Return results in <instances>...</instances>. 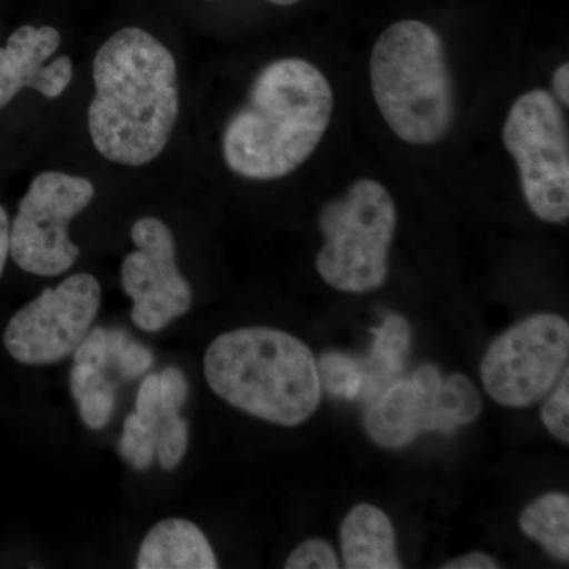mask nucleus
Segmentation results:
<instances>
[{
	"label": "nucleus",
	"instance_id": "1",
	"mask_svg": "<svg viewBox=\"0 0 569 569\" xmlns=\"http://www.w3.org/2000/svg\"><path fill=\"white\" fill-rule=\"evenodd\" d=\"M92 80L88 129L96 151L121 167L153 162L181 110L173 52L144 29H119L97 51Z\"/></svg>",
	"mask_w": 569,
	"mask_h": 569
},
{
	"label": "nucleus",
	"instance_id": "2",
	"mask_svg": "<svg viewBox=\"0 0 569 569\" xmlns=\"http://www.w3.org/2000/svg\"><path fill=\"white\" fill-rule=\"evenodd\" d=\"M332 110L331 84L313 63L277 59L257 74L244 107L224 127V163L250 181L282 179L316 152Z\"/></svg>",
	"mask_w": 569,
	"mask_h": 569
},
{
	"label": "nucleus",
	"instance_id": "3",
	"mask_svg": "<svg viewBox=\"0 0 569 569\" xmlns=\"http://www.w3.org/2000/svg\"><path fill=\"white\" fill-rule=\"evenodd\" d=\"M213 395L263 421L296 427L316 413L321 383L316 356L298 337L253 326L217 337L204 353Z\"/></svg>",
	"mask_w": 569,
	"mask_h": 569
},
{
	"label": "nucleus",
	"instance_id": "4",
	"mask_svg": "<svg viewBox=\"0 0 569 569\" xmlns=\"http://www.w3.org/2000/svg\"><path fill=\"white\" fill-rule=\"evenodd\" d=\"M370 84L389 129L410 144H433L455 121L443 41L421 21L395 22L370 56Z\"/></svg>",
	"mask_w": 569,
	"mask_h": 569
},
{
	"label": "nucleus",
	"instance_id": "5",
	"mask_svg": "<svg viewBox=\"0 0 569 569\" xmlns=\"http://www.w3.org/2000/svg\"><path fill=\"white\" fill-rule=\"evenodd\" d=\"M325 244L317 271L343 293H369L388 279V258L397 228L391 193L373 179H359L318 217Z\"/></svg>",
	"mask_w": 569,
	"mask_h": 569
},
{
	"label": "nucleus",
	"instance_id": "6",
	"mask_svg": "<svg viewBox=\"0 0 569 569\" xmlns=\"http://www.w3.org/2000/svg\"><path fill=\"white\" fill-rule=\"evenodd\" d=\"M481 411V396L470 378L462 373L445 378L427 362L370 400L365 427L378 447L402 449L421 433H452L471 425Z\"/></svg>",
	"mask_w": 569,
	"mask_h": 569
},
{
	"label": "nucleus",
	"instance_id": "7",
	"mask_svg": "<svg viewBox=\"0 0 569 569\" xmlns=\"http://www.w3.org/2000/svg\"><path fill=\"white\" fill-rule=\"evenodd\" d=\"M505 148L518 164L523 198L548 223L569 217V140L556 99L545 89L520 96L505 121Z\"/></svg>",
	"mask_w": 569,
	"mask_h": 569
},
{
	"label": "nucleus",
	"instance_id": "8",
	"mask_svg": "<svg viewBox=\"0 0 569 569\" xmlns=\"http://www.w3.org/2000/svg\"><path fill=\"white\" fill-rule=\"evenodd\" d=\"M96 198L91 179L43 171L33 178L10 224V254L22 271L56 277L69 271L80 258L69 227Z\"/></svg>",
	"mask_w": 569,
	"mask_h": 569
},
{
	"label": "nucleus",
	"instance_id": "9",
	"mask_svg": "<svg viewBox=\"0 0 569 569\" xmlns=\"http://www.w3.org/2000/svg\"><path fill=\"white\" fill-rule=\"evenodd\" d=\"M568 361V321L538 313L490 343L481 362L482 387L500 406L530 407L556 388Z\"/></svg>",
	"mask_w": 569,
	"mask_h": 569
},
{
	"label": "nucleus",
	"instance_id": "10",
	"mask_svg": "<svg viewBox=\"0 0 569 569\" xmlns=\"http://www.w3.org/2000/svg\"><path fill=\"white\" fill-rule=\"evenodd\" d=\"M102 287L88 272L44 288L14 313L3 331V346L14 361L50 366L73 353L99 313Z\"/></svg>",
	"mask_w": 569,
	"mask_h": 569
},
{
	"label": "nucleus",
	"instance_id": "11",
	"mask_svg": "<svg viewBox=\"0 0 569 569\" xmlns=\"http://www.w3.org/2000/svg\"><path fill=\"white\" fill-rule=\"evenodd\" d=\"M130 236L137 250L123 258L122 288L133 301V323L142 331L159 332L189 312L193 291L176 263L174 236L167 223L142 217Z\"/></svg>",
	"mask_w": 569,
	"mask_h": 569
},
{
	"label": "nucleus",
	"instance_id": "12",
	"mask_svg": "<svg viewBox=\"0 0 569 569\" xmlns=\"http://www.w3.org/2000/svg\"><path fill=\"white\" fill-rule=\"evenodd\" d=\"M61 33L52 26H22L0 48V108L24 88H31L47 99H58L73 78L69 56L48 59L61 47Z\"/></svg>",
	"mask_w": 569,
	"mask_h": 569
},
{
	"label": "nucleus",
	"instance_id": "13",
	"mask_svg": "<svg viewBox=\"0 0 569 569\" xmlns=\"http://www.w3.org/2000/svg\"><path fill=\"white\" fill-rule=\"evenodd\" d=\"M216 553L200 527L164 519L148 531L138 552V569H216Z\"/></svg>",
	"mask_w": 569,
	"mask_h": 569
},
{
	"label": "nucleus",
	"instance_id": "14",
	"mask_svg": "<svg viewBox=\"0 0 569 569\" xmlns=\"http://www.w3.org/2000/svg\"><path fill=\"white\" fill-rule=\"evenodd\" d=\"M340 546L347 569H400L396 530L387 512L373 505L351 509L340 527Z\"/></svg>",
	"mask_w": 569,
	"mask_h": 569
},
{
	"label": "nucleus",
	"instance_id": "15",
	"mask_svg": "<svg viewBox=\"0 0 569 569\" xmlns=\"http://www.w3.org/2000/svg\"><path fill=\"white\" fill-rule=\"evenodd\" d=\"M372 350L366 359H358L365 373V387L359 400L366 403L395 383L406 367L411 347L410 325L396 313L385 318L380 328L372 329Z\"/></svg>",
	"mask_w": 569,
	"mask_h": 569
},
{
	"label": "nucleus",
	"instance_id": "16",
	"mask_svg": "<svg viewBox=\"0 0 569 569\" xmlns=\"http://www.w3.org/2000/svg\"><path fill=\"white\" fill-rule=\"evenodd\" d=\"M520 530L553 559L569 560V497L552 492L531 501L519 519Z\"/></svg>",
	"mask_w": 569,
	"mask_h": 569
},
{
	"label": "nucleus",
	"instance_id": "17",
	"mask_svg": "<svg viewBox=\"0 0 569 569\" xmlns=\"http://www.w3.org/2000/svg\"><path fill=\"white\" fill-rule=\"evenodd\" d=\"M70 391L77 402L82 422L92 430L108 426L116 407V385L103 370L84 365H73L70 372Z\"/></svg>",
	"mask_w": 569,
	"mask_h": 569
},
{
	"label": "nucleus",
	"instance_id": "18",
	"mask_svg": "<svg viewBox=\"0 0 569 569\" xmlns=\"http://www.w3.org/2000/svg\"><path fill=\"white\" fill-rule=\"evenodd\" d=\"M317 367L321 388L329 395L337 399H361L365 373L358 359L342 353H328L317 361Z\"/></svg>",
	"mask_w": 569,
	"mask_h": 569
},
{
	"label": "nucleus",
	"instance_id": "19",
	"mask_svg": "<svg viewBox=\"0 0 569 569\" xmlns=\"http://www.w3.org/2000/svg\"><path fill=\"white\" fill-rule=\"evenodd\" d=\"M156 430V455L163 470L173 471L189 448V422L176 410L160 406L152 422Z\"/></svg>",
	"mask_w": 569,
	"mask_h": 569
},
{
	"label": "nucleus",
	"instance_id": "20",
	"mask_svg": "<svg viewBox=\"0 0 569 569\" xmlns=\"http://www.w3.org/2000/svg\"><path fill=\"white\" fill-rule=\"evenodd\" d=\"M127 340L129 337L121 329H92L73 351L74 365L89 366L103 372L116 369V361Z\"/></svg>",
	"mask_w": 569,
	"mask_h": 569
},
{
	"label": "nucleus",
	"instance_id": "21",
	"mask_svg": "<svg viewBox=\"0 0 569 569\" xmlns=\"http://www.w3.org/2000/svg\"><path fill=\"white\" fill-rule=\"evenodd\" d=\"M119 451L134 470H148L156 458V430L151 422L146 421L134 411L127 415Z\"/></svg>",
	"mask_w": 569,
	"mask_h": 569
},
{
	"label": "nucleus",
	"instance_id": "22",
	"mask_svg": "<svg viewBox=\"0 0 569 569\" xmlns=\"http://www.w3.org/2000/svg\"><path fill=\"white\" fill-rule=\"evenodd\" d=\"M541 421L560 443H569V369L541 408Z\"/></svg>",
	"mask_w": 569,
	"mask_h": 569
},
{
	"label": "nucleus",
	"instance_id": "23",
	"mask_svg": "<svg viewBox=\"0 0 569 569\" xmlns=\"http://www.w3.org/2000/svg\"><path fill=\"white\" fill-rule=\"evenodd\" d=\"M287 569H337L336 550L323 538H309L298 546L284 561Z\"/></svg>",
	"mask_w": 569,
	"mask_h": 569
},
{
	"label": "nucleus",
	"instance_id": "24",
	"mask_svg": "<svg viewBox=\"0 0 569 569\" xmlns=\"http://www.w3.org/2000/svg\"><path fill=\"white\" fill-rule=\"evenodd\" d=\"M160 406L167 410L181 411L189 396V383L178 367H167L159 373Z\"/></svg>",
	"mask_w": 569,
	"mask_h": 569
},
{
	"label": "nucleus",
	"instance_id": "25",
	"mask_svg": "<svg viewBox=\"0 0 569 569\" xmlns=\"http://www.w3.org/2000/svg\"><path fill=\"white\" fill-rule=\"evenodd\" d=\"M152 365L153 355L149 348L142 347L133 340H127L118 356V361H116V369L122 380H132V378L148 372Z\"/></svg>",
	"mask_w": 569,
	"mask_h": 569
},
{
	"label": "nucleus",
	"instance_id": "26",
	"mask_svg": "<svg viewBox=\"0 0 569 569\" xmlns=\"http://www.w3.org/2000/svg\"><path fill=\"white\" fill-rule=\"evenodd\" d=\"M160 410V387L159 376L151 373L142 380L138 389L137 402H134V413L140 415L148 422H153Z\"/></svg>",
	"mask_w": 569,
	"mask_h": 569
},
{
	"label": "nucleus",
	"instance_id": "27",
	"mask_svg": "<svg viewBox=\"0 0 569 569\" xmlns=\"http://www.w3.org/2000/svg\"><path fill=\"white\" fill-rule=\"evenodd\" d=\"M443 569H497L498 563L485 552H470L459 559L449 560Z\"/></svg>",
	"mask_w": 569,
	"mask_h": 569
},
{
	"label": "nucleus",
	"instance_id": "28",
	"mask_svg": "<svg viewBox=\"0 0 569 569\" xmlns=\"http://www.w3.org/2000/svg\"><path fill=\"white\" fill-rule=\"evenodd\" d=\"M10 254V220L9 213L0 206V277Z\"/></svg>",
	"mask_w": 569,
	"mask_h": 569
},
{
	"label": "nucleus",
	"instance_id": "29",
	"mask_svg": "<svg viewBox=\"0 0 569 569\" xmlns=\"http://www.w3.org/2000/svg\"><path fill=\"white\" fill-rule=\"evenodd\" d=\"M553 91H556L557 97H559L560 102L568 104L569 103V66L568 63H563L559 69L553 73Z\"/></svg>",
	"mask_w": 569,
	"mask_h": 569
},
{
	"label": "nucleus",
	"instance_id": "30",
	"mask_svg": "<svg viewBox=\"0 0 569 569\" xmlns=\"http://www.w3.org/2000/svg\"><path fill=\"white\" fill-rule=\"evenodd\" d=\"M268 2L274 3V6L290 7L295 3L301 2V0H268Z\"/></svg>",
	"mask_w": 569,
	"mask_h": 569
}]
</instances>
